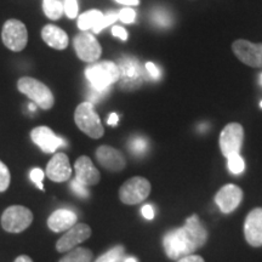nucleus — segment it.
I'll return each mask as SVG.
<instances>
[{
  "label": "nucleus",
  "instance_id": "20",
  "mask_svg": "<svg viewBox=\"0 0 262 262\" xmlns=\"http://www.w3.org/2000/svg\"><path fill=\"white\" fill-rule=\"evenodd\" d=\"M41 38L49 47L56 50H63L68 47V35L63 29L54 25H48L42 28Z\"/></svg>",
  "mask_w": 262,
  "mask_h": 262
},
{
  "label": "nucleus",
  "instance_id": "21",
  "mask_svg": "<svg viewBox=\"0 0 262 262\" xmlns=\"http://www.w3.org/2000/svg\"><path fill=\"white\" fill-rule=\"evenodd\" d=\"M103 14L98 10H90V11L84 12L78 17V27L83 32H88L89 29H94L100 24L101 19L103 18Z\"/></svg>",
  "mask_w": 262,
  "mask_h": 262
},
{
  "label": "nucleus",
  "instance_id": "13",
  "mask_svg": "<svg viewBox=\"0 0 262 262\" xmlns=\"http://www.w3.org/2000/svg\"><path fill=\"white\" fill-rule=\"evenodd\" d=\"M33 142L45 153H55L57 148L66 146V140L55 135L54 131L48 126H37L31 131Z\"/></svg>",
  "mask_w": 262,
  "mask_h": 262
},
{
  "label": "nucleus",
  "instance_id": "14",
  "mask_svg": "<svg viewBox=\"0 0 262 262\" xmlns=\"http://www.w3.org/2000/svg\"><path fill=\"white\" fill-rule=\"evenodd\" d=\"M243 201V191L238 186L228 183L215 195V202L224 214L234 211Z\"/></svg>",
  "mask_w": 262,
  "mask_h": 262
},
{
  "label": "nucleus",
  "instance_id": "22",
  "mask_svg": "<svg viewBox=\"0 0 262 262\" xmlns=\"http://www.w3.org/2000/svg\"><path fill=\"white\" fill-rule=\"evenodd\" d=\"M93 251L86 248H75L68 251L58 262H91L93 260Z\"/></svg>",
  "mask_w": 262,
  "mask_h": 262
},
{
  "label": "nucleus",
  "instance_id": "11",
  "mask_svg": "<svg viewBox=\"0 0 262 262\" xmlns=\"http://www.w3.org/2000/svg\"><path fill=\"white\" fill-rule=\"evenodd\" d=\"M232 50L243 63L254 68H262V44L238 39L232 44Z\"/></svg>",
  "mask_w": 262,
  "mask_h": 262
},
{
  "label": "nucleus",
  "instance_id": "29",
  "mask_svg": "<svg viewBox=\"0 0 262 262\" xmlns=\"http://www.w3.org/2000/svg\"><path fill=\"white\" fill-rule=\"evenodd\" d=\"M10 181H11V175L10 170L4 163L0 160V192H5L9 188Z\"/></svg>",
  "mask_w": 262,
  "mask_h": 262
},
{
  "label": "nucleus",
  "instance_id": "16",
  "mask_svg": "<svg viewBox=\"0 0 262 262\" xmlns=\"http://www.w3.org/2000/svg\"><path fill=\"white\" fill-rule=\"evenodd\" d=\"M245 239L251 247H262V208L249 212L244 224Z\"/></svg>",
  "mask_w": 262,
  "mask_h": 262
},
{
  "label": "nucleus",
  "instance_id": "6",
  "mask_svg": "<svg viewBox=\"0 0 262 262\" xmlns=\"http://www.w3.org/2000/svg\"><path fill=\"white\" fill-rule=\"evenodd\" d=\"M33 222V214L22 205L9 206L2 215V226L9 233H21Z\"/></svg>",
  "mask_w": 262,
  "mask_h": 262
},
{
  "label": "nucleus",
  "instance_id": "41",
  "mask_svg": "<svg viewBox=\"0 0 262 262\" xmlns=\"http://www.w3.org/2000/svg\"><path fill=\"white\" fill-rule=\"evenodd\" d=\"M28 110L31 111V112H35V111H37V104H35L34 102L28 104Z\"/></svg>",
  "mask_w": 262,
  "mask_h": 262
},
{
  "label": "nucleus",
  "instance_id": "28",
  "mask_svg": "<svg viewBox=\"0 0 262 262\" xmlns=\"http://www.w3.org/2000/svg\"><path fill=\"white\" fill-rule=\"evenodd\" d=\"M117 19H119V18H118L117 12H114V11L107 12V14L103 16V18L101 19L100 24H98L96 27L93 29V32L96 33V34H97V33H100L101 31H103V29L106 28V27H108V26H110V25H113L114 22L117 21Z\"/></svg>",
  "mask_w": 262,
  "mask_h": 262
},
{
  "label": "nucleus",
  "instance_id": "24",
  "mask_svg": "<svg viewBox=\"0 0 262 262\" xmlns=\"http://www.w3.org/2000/svg\"><path fill=\"white\" fill-rule=\"evenodd\" d=\"M44 14L50 19H58L64 12L63 2L62 0H44L42 2Z\"/></svg>",
  "mask_w": 262,
  "mask_h": 262
},
{
  "label": "nucleus",
  "instance_id": "10",
  "mask_svg": "<svg viewBox=\"0 0 262 262\" xmlns=\"http://www.w3.org/2000/svg\"><path fill=\"white\" fill-rule=\"evenodd\" d=\"M74 50L78 57L84 62H95L100 58L102 54L100 42L91 33L83 32L74 38Z\"/></svg>",
  "mask_w": 262,
  "mask_h": 262
},
{
  "label": "nucleus",
  "instance_id": "32",
  "mask_svg": "<svg viewBox=\"0 0 262 262\" xmlns=\"http://www.w3.org/2000/svg\"><path fill=\"white\" fill-rule=\"evenodd\" d=\"M44 171L39 168L32 169L31 172H29V178H31L32 181L35 183V186H37L39 189H41V191L44 189V186H42V179H44Z\"/></svg>",
  "mask_w": 262,
  "mask_h": 262
},
{
  "label": "nucleus",
  "instance_id": "43",
  "mask_svg": "<svg viewBox=\"0 0 262 262\" xmlns=\"http://www.w3.org/2000/svg\"><path fill=\"white\" fill-rule=\"evenodd\" d=\"M260 77H261V78H260V81H261V85H262V74L260 75Z\"/></svg>",
  "mask_w": 262,
  "mask_h": 262
},
{
  "label": "nucleus",
  "instance_id": "25",
  "mask_svg": "<svg viewBox=\"0 0 262 262\" xmlns=\"http://www.w3.org/2000/svg\"><path fill=\"white\" fill-rule=\"evenodd\" d=\"M124 254H125L124 247L118 245V247L112 248L107 253H104L100 257H97L95 262H120L124 258Z\"/></svg>",
  "mask_w": 262,
  "mask_h": 262
},
{
  "label": "nucleus",
  "instance_id": "38",
  "mask_svg": "<svg viewBox=\"0 0 262 262\" xmlns=\"http://www.w3.org/2000/svg\"><path fill=\"white\" fill-rule=\"evenodd\" d=\"M116 2L125 6H135L140 4V0H116Z\"/></svg>",
  "mask_w": 262,
  "mask_h": 262
},
{
  "label": "nucleus",
  "instance_id": "18",
  "mask_svg": "<svg viewBox=\"0 0 262 262\" xmlns=\"http://www.w3.org/2000/svg\"><path fill=\"white\" fill-rule=\"evenodd\" d=\"M48 178L54 182H66L71 179L72 168L70 159L64 153H56L47 165Z\"/></svg>",
  "mask_w": 262,
  "mask_h": 262
},
{
  "label": "nucleus",
  "instance_id": "42",
  "mask_svg": "<svg viewBox=\"0 0 262 262\" xmlns=\"http://www.w3.org/2000/svg\"><path fill=\"white\" fill-rule=\"evenodd\" d=\"M124 262H137V260L135 257H126L125 260H124Z\"/></svg>",
  "mask_w": 262,
  "mask_h": 262
},
{
  "label": "nucleus",
  "instance_id": "2",
  "mask_svg": "<svg viewBox=\"0 0 262 262\" xmlns=\"http://www.w3.org/2000/svg\"><path fill=\"white\" fill-rule=\"evenodd\" d=\"M85 77L89 81L90 89L107 95L111 86L119 80V68L114 62H98L85 70Z\"/></svg>",
  "mask_w": 262,
  "mask_h": 262
},
{
  "label": "nucleus",
  "instance_id": "23",
  "mask_svg": "<svg viewBox=\"0 0 262 262\" xmlns=\"http://www.w3.org/2000/svg\"><path fill=\"white\" fill-rule=\"evenodd\" d=\"M150 19L153 25L159 28H170L173 24L172 16L168 10L163 8H157L150 12Z\"/></svg>",
  "mask_w": 262,
  "mask_h": 262
},
{
  "label": "nucleus",
  "instance_id": "35",
  "mask_svg": "<svg viewBox=\"0 0 262 262\" xmlns=\"http://www.w3.org/2000/svg\"><path fill=\"white\" fill-rule=\"evenodd\" d=\"M112 34L114 37L122 39V40H126L127 39V32L125 31V28L120 27V26H114L112 28Z\"/></svg>",
  "mask_w": 262,
  "mask_h": 262
},
{
  "label": "nucleus",
  "instance_id": "37",
  "mask_svg": "<svg viewBox=\"0 0 262 262\" xmlns=\"http://www.w3.org/2000/svg\"><path fill=\"white\" fill-rule=\"evenodd\" d=\"M178 262H205L204 258L202 256H199V255H187V256L180 258L178 260Z\"/></svg>",
  "mask_w": 262,
  "mask_h": 262
},
{
  "label": "nucleus",
  "instance_id": "30",
  "mask_svg": "<svg viewBox=\"0 0 262 262\" xmlns=\"http://www.w3.org/2000/svg\"><path fill=\"white\" fill-rule=\"evenodd\" d=\"M118 18L123 22V24H134L136 19V11L127 6L125 9H122L118 14Z\"/></svg>",
  "mask_w": 262,
  "mask_h": 262
},
{
  "label": "nucleus",
  "instance_id": "8",
  "mask_svg": "<svg viewBox=\"0 0 262 262\" xmlns=\"http://www.w3.org/2000/svg\"><path fill=\"white\" fill-rule=\"evenodd\" d=\"M2 39L5 47L10 50L15 52L22 51L28 42L27 28L18 19H8L3 27Z\"/></svg>",
  "mask_w": 262,
  "mask_h": 262
},
{
  "label": "nucleus",
  "instance_id": "9",
  "mask_svg": "<svg viewBox=\"0 0 262 262\" xmlns=\"http://www.w3.org/2000/svg\"><path fill=\"white\" fill-rule=\"evenodd\" d=\"M244 141V129L241 124L229 123L220 135V148L224 157L239 155Z\"/></svg>",
  "mask_w": 262,
  "mask_h": 262
},
{
  "label": "nucleus",
  "instance_id": "19",
  "mask_svg": "<svg viewBox=\"0 0 262 262\" xmlns=\"http://www.w3.org/2000/svg\"><path fill=\"white\" fill-rule=\"evenodd\" d=\"M78 224V216L68 209H57L48 219V226L52 232H66Z\"/></svg>",
  "mask_w": 262,
  "mask_h": 262
},
{
  "label": "nucleus",
  "instance_id": "12",
  "mask_svg": "<svg viewBox=\"0 0 262 262\" xmlns=\"http://www.w3.org/2000/svg\"><path fill=\"white\" fill-rule=\"evenodd\" d=\"M91 233H93L91 228L86 224H75L58 239L56 243V250L58 253H68L86 239H89Z\"/></svg>",
  "mask_w": 262,
  "mask_h": 262
},
{
  "label": "nucleus",
  "instance_id": "31",
  "mask_svg": "<svg viewBox=\"0 0 262 262\" xmlns=\"http://www.w3.org/2000/svg\"><path fill=\"white\" fill-rule=\"evenodd\" d=\"M63 8H64V14L67 15L68 18L77 17L78 10H79L78 0H64Z\"/></svg>",
  "mask_w": 262,
  "mask_h": 262
},
{
  "label": "nucleus",
  "instance_id": "44",
  "mask_svg": "<svg viewBox=\"0 0 262 262\" xmlns=\"http://www.w3.org/2000/svg\"><path fill=\"white\" fill-rule=\"evenodd\" d=\"M260 106H261V108H262V101H261V103H260Z\"/></svg>",
  "mask_w": 262,
  "mask_h": 262
},
{
  "label": "nucleus",
  "instance_id": "5",
  "mask_svg": "<svg viewBox=\"0 0 262 262\" xmlns=\"http://www.w3.org/2000/svg\"><path fill=\"white\" fill-rule=\"evenodd\" d=\"M74 122L91 139H101L103 136L104 129L102 123L98 114L95 112L94 104L91 102H83L77 107L74 112Z\"/></svg>",
  "mask_w": 262,
  "mask_h": 262
},
{
  "label": "nucleus",
  "instance_id": "17",
  "mask_svg": "<svg viewBox=\"0 0 262 262\" xmlns=\"http://www.w3.org/2000/svg\"><path fill=\"white\" fill-rule=\"evenodd\" d=\"M74 179L77 180L78 182L83 183L86 187H89V186H95L100 182V171L96 169V166L94 165L89 157H79L74 164Z\"/></svg>",
  "mask_w": 262,
  "mask_h": 262
},
{
  "label": "nucleus",
  "instance_id": "40",
  "mask_svg": "<svg viewBox=\"0 0 262 262\" xmlns=\"http://www.w3.org/2000/svg\"><path fill=\"white\" fill-rule=\"evenodd\" d=\"M15 262H33V260L29 256H27V255H21V256L16 258Z\"/></svg>",
  "mask_w": 262,
  "mask_h": 262
},
{
  "label": "nucleus",
  "instance_id": "26",
  "mask_svg": "<svg viewBox=\"0 0 262 262\" xmlns=\"http://www.w3.org/2000/svg\"><path fill=\"white\" fill-rule=\"evenodd\" d=\"M129 148L134 156H143L148 148V142L145 137L135 136L130 140Z\"/></svg>",
  "mask_w": 262,
  "mask_h": 262
},
{
  "label": "nucleus",
  "instance_id": "7",
  "mask_svg": "<svg viewBox=\"0 0 262 262\" xmlns=\"http://www.w3.org/2000/svg\"><path fill=\"white\" fill-rule=\"evenodd\" d=\"M150 193V183L147 179L135 176L124 182L119 189V198L124 204L135 205L146 201Z\"/></svg>",
  "mask_w": 262,
  "mask_h": 262
},
{
  "label": "nucleus",
  "instance_id": "1",
  "mask_svg": "<svg viewBox=\"0 0 262 262\" xmlns=\"http://www.w3.org/2000/svg\"><path fill=\"white\" fill-rule=\"evenodd\" d=\"M208 241V231L198 215H192L186 220L183 227L169 231L163 238L165 254L171 260H180L202 248Z\"/></svg>",
  "mask_w": 262,
  "mask_h": 262
},
{
  "label": "nucleus",
  "instance_id": "4",
  "mask_svg": "<svg viewBox=\"0 0 262 262\" xmlns=\"http://www.w3.org/2000/svg\"><path fill=\"white\" fill-rule=\"evenodd\" d=\"M17 89L19 93L26 95L28 98L40 107L41 110H50L55 103V97L51 90L41 81L31 77H24L17 81Z\"/></svg>",
  "mask_w": 262,
  "mask_h": 262
},
{
  "label": "nucleus",
  "instance_id": "3",
  "mask_svg": "<svg viewBox=\"0 0 262 262\" xmlns=\"http://www.w3.org/2000/svg\"><path fill=\"white\" fill-rule=\"evenodd\" d=\"M119 68V88L123 91H135L147 80L145 66L135 57H123L118 63Z\"/></svg>",
  "mask_w": 262,
  "mask_h": 262
},
{
  "label": "nucleus",
  "instance_id": "39",
  "mask_svg": "<svg viewBox=\"0 0 262 262\" xmlns=\"http://www.w3.org/2000/svg\"><path fill=\"white\" fill-rule=\"evenodd\" d=\"M118 120H119V117H118V114L117 113H112L110 116V118H108L107 123H108V125L114 126V125H117V124H118Z\"/></svg>",
  "mask_w": 262,
  "mask_h": 262
},
{
  "label": "nucleus",
  "instance_id": "27",
  "mask_svg": "<svg viewBox=\"0 0 262 262\" xmlns=\"http://www.w3.org/2000/svg\"><path fill=\"white\" fill-rule=\"evenodd\" d=\"M227 160H228V169L232 173L239 175V173L244 171L245 163H244V159L241 157V155L231 156L229 158H227Z\"/></svg>",
  "mask_w": 262,
  "mask_h": 262
},
{
  "label": "nucleus",
  "instance_id": "36",
  "mask_svg": "<svg viewBox=\"0 0 262 262\" xmlns=\"http://www.w3.org/2000/svg\"><path fill=\"white\" fill-rule=\"evenodd\" d=\"M142 216L146 219V220H153L155 219V209H153L152 205L146 204L142 206Z\"/></svg>",
  "mask_w": 262,
  "mask_h": 262
},
{
  "label": "nucleus",
  "instance_id": "34",
  "mask_svg": "<svg viewBox=\"0 0 262 262\" xmlns=\"http://www.w3.org/2000/svg\"><path fill=\"white\" fill-rule=\"evenodd\" d=\"M145 68H146L147 73L149 74V77L152 78V79L158 80L159 78L162 77V71H160L158 66L153 63V62H147V63L145 64Z\"/></svg>",
  "mask_w": 262,
  "mask_h": 262
},
{
  "label": "nucleus",
  "instance_id": "33",
  "mask_svg": "<svg viewBox=\"0 0 262 262\" xmlns=\"http://www.w3.org/2000/svg\"><path fill=\"white\" fill-rule=\"evenodd\" d=\"M71 188L72 191H73L78 196H80V198H88V196H89V189H88L86 186L78 182L75 179L71 182Z\"/></svg>",
  "mask_w": 262,
  "mask_h": 262
},
{
  "label": "nucleus",
  "instance_id": "15",
  "mask_svg": "<svg viewBox=\"0 0 262 262\" xmlns=\"http://www.w3.org/2000/svg\"><path fill=\"white\" fill-rule=\"evenodd\" d=\"M97 162L110 171L118 172L126 166L125 157L120 150L111 146H100L96 150Z\"/></svg>",
  "mask_w": 262,
  "mask_h": 262
}]
</instances>
